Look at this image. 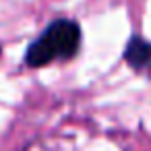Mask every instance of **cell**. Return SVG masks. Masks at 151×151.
<instances>
[{
    "label": "cell",
    "instance_id": "6da1fadb",
    "mask_svg": "<svg viewBox=\"0 0 151 151\" xmlns=\"http://www.w3.org/2000/svg\"><path fill=\"white\" fill-rule=\"evenodd\" d=\"M81 48V27L73 19H54L25 52V64L31 68L46 66L54 60H70Z\"/></svg>",
    "mask_w": 151,
    "mask_h": 151
},
{
    "label": "cell",
    "instance_id": "7a4b0ae2",
    "mask_svg": "<svg viewBox=\"0 0 151 151\" xmlns=\"http://www.w3.org/2000/svg\"><path fill=\"white\" fill-rule=\"evenodd\" d=\"M122 58H124V62L132 70L151 75V42H147L145 37L132 35L126 42V48H124Z\"/></svg>",
    "mask_w": 151,
    "mask_h": 151
}]
</instances>
